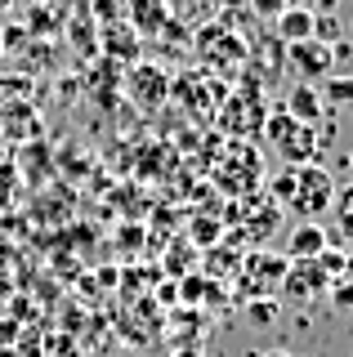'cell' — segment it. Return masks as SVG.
Segmentation results:
<instances>
[{
    "mask_svg": "<svg viewBox=\"0 0 353 357\" xmlns=\"http://www.w3.org/2000/svg\"><path fill=\"white\" fill-rule=\"evenodd\" d=\"M349 165H353V152H349Z\"/></svg>",
    "mask_w": 353,
    "mask_h": 357,
    "instance_id": "obj_24",
    "label": "cell"
},
{
    "mask_svg": "<svg viewBox=\"0 0 353 357\" xmlns=\"http://www.w3.org/2000/svg\"><path fill=\"white\" fill-rule=\"evenodd\" d=\"M286 59H291V72H300L304 81H322V76L336 72V63H331V45L326 40H291V50H286Z\"/></svg>",
    "mask_w": 353,
    "mask_h": 357,
    "instance_id": "obj_4",
    "label": "cell"
},
{
    "mask_svg": "<svg viewBox=\"0 0 353 357\" xmlns=\"http://www.w3.org/2000/svg\"><path fill=\"white\" fill-rule=\"evenodd\" d=\"M0 134H40V116L31 103H5L0 107Z\"/></svg>",
    "mask_w": 353,
    "mask_h": 357,
    "instance_id": "obj_9",
    "label": "cell"
},
{
    "mask_svg": "<svg viewBox=\"0 0 353 357\" xmlns=\"http://www.w3.org/2000/svg\"><path fill=\"white\" fill-rule=\"evenodd\" d=\"M286 255H273V250H250L241 259V282H246L250 295H278L282 277H286Z\"/></svg>",
    "mask_w": 353,
    "mask_h": 357,
    "instance_id": "obj_3",
    "label": "cell"
},
{
    "mask_svg": "<svg viewBox=\"0 0 353 357\" xmlns=\"http://www.w3.org/2000/svg\"><path fill=\"white\" fill-rule=\"evenodd\" d=\"M219 232H224V228H219L215 219H197V223H193V241H197V245H206V250H211V245L219 241Z\"/></svg>",
    "mask_w": 353,
    "mask_h": 357,
    "instance_id": "obj_17",
    "label": "cell"
},
{
    "mask_svg": "<svg viewBox=\"0 0 353 357\" xmlns=\"http://www.w3.org/2000/svg\"><path fill=\"white\" fill-rule=\"evenodd\" d=\"M103 54L135 63V59H139V36H135L130 27H121V22H107V27H103Z\"/></svg>",
    "mask_w": 353,
    "mask_h": 357,
    "instance_id": "obj_10",
    "label": "cell"
},
{
    "mask_svg": "<svg viewBox=\"0 0 353 357\" xmlns=\"http://www.w3.org/2000/svg\"><path fill=\"white\" fill-rule=\"evenodd\" d=\"M98 18H107V22H117V0H98Z\"/></svg>",
    "mask_w": 353,
    "mask_h": 357,
    "instance_id": "obj_21",
    "label": "cell"
},
{
    "mask_svg": "<svg viewBox=\"0 0 353 357\" xmlns=\"http://www.w3.org/2000/svg\"><path fill=\"white\" fill-rule=\"evenodd\" d=\"M179 286H183V290H179V299H183V304H202L206 295H215V290H206V286H211L206 277H183Z\"/></svg>",
    "mask_w": 353,
    "mask_h": 357,
    "instance_id": "obj_15",
    "label": "cell"
},
{
    "mask_svg": "<svg viewBox=\"0 0 353 357\" xmlns=\"http://www.w3.org/2000/svg\"><path fill=\"white\" fill-rule=\"evenodd\" d=\"M322 103H331V107H353V76L331 72L326 76V89H322Z\"/></svg>",
    "mask_w": 353,
    "mask_h": 357,
    "instance_id": "obj_14",
    "label": "cell"
},
{
    "mask_svg": "<svg viewBox=\"0 0 353 357\" xmlns=\"http://www.w3.org/2000/svg\"><path fill=\"white\" fill-rule=\"evenodd\" d=\"M0 54H5V45H0Z\"/></svg>",
    "mask_w": 353,
    "mask_h": 357,
    "instance_id": "obj_25",
    "label": "cell"
},
{
    "mask_svg": "<svg viewBox=\"0 0 353 357\" xmlns=\"http://www.w3.org/2000/svg\"><path fill=\"white\" fill-rule=\"evenodd\" d=\"M345 259H349V255L345 250H331V245L317 255V264H322V273L331 277V282H336V277H345Z\"/></svg>",
    "mask_w": 353,
    "mask_h": 357,
    "instance_id": "obj_16",
    "label": "cell"
},
{
    "mask_svg": "<svg viewBox=\"0 0 353 357\" xmlns=\"http://www.w3.org/2000/svg\"><path fill=\"white\" fill-rule=\"evenodd\" d=\"M331 206H336V237L340 245L353 255V183H345L336 197H331Z\"/></svg>",
    "mask_w": 353,
    "mask_h": 357,
    "instance_id": "obj_11",
    "label": "cell"
},
{
    "mask_svg": "<svg viewBox=\"0 0 353 357\" xmlns=\"http://www.w3.org/2000/svg\"><path fill=\"white\" fill-rule=\"evenodd\" d=\"M331 245V232L322 228L317 219H300L291 228V237H286V259H317Z\"/></svg>",
    "mask_w": 353,
    "mask_h": 357,
    "instance_id": "obj_5",
    "label": "cell"
},
{
    "mask_svg": "<svg viewBox=\"0 0 353 357\" xmlns=\"http://www.w3.org/2000/svg\"><path fill=\"white\" fill-rule=\"evenodd\" d=\"M264 357H295V353H286V349H269Z\"/></svg>",
    "mask_w": 353,
    "mask_h": 357,
    "instance_id": "obj_23",
    "label": "cell"
},
{
    "mask_svg": "<svg viewBox=\"0 0 353 357\" xmlns=\"http://www.w3.org/2000/svg\"><path fill=\"white\" fill-rule=\"evenodd\" d=\"M278 312H282V299L278 295H250L246 321H250V326H273V321H278Z\"/></svg>",
    "mask_w": 353,
    "mask_h": 357,
    "instance_id": "obj_13",
    "label": "cell"
},
{
    "mask_svg": "<svg viewBox=\"0 0 353 357\" xmlns=\"http://www.w3.org/2000/svg\"><path fill=\"white\" fill-rule=\"evenodd\" d=\"M331 197H336V178H331V170H322L317 161L295 165V192H291V201H286L295 215H304V219L326 215Z\"/></svg>",
    "mask_w": 353,
    "mask_h": 357,
    "instance_id": "obj_1",
    "label": "cell"
},
{
    "mask_svg": "<svg viewBox=\"0 0 353 357\" xmlns=\"http://www.w3.org/2000/svg\"><path fill=\"white\" fill-rule=\"evenodd\" d=\"M331 290V277L322 273L317 259H291L286 264V277L278 286V299H291V304H308V299L326 295Z\"/></svg>",
    "mask_w": 353,
    "mask_h": 357,
    "instance_id": "obj_2",
    "label": "cell"
},
{
    "mask_svg": "<svg viewBox=\"0 0 353 357\" xmlns=\"http://www.w3.org/2000/svg\"><path fill=\"white\" fill-rule=\"evenodd\" d=\"M286 5H291V0H250V9H255L260 18H278Z\"/></svg>",
    "mask_w": 353,
    "mask_h": 357,
    "instance_id": "obj_20",
    "label": "cell"
},
{
    "mask_svg": "<svg viewBox=\"0 0 353 357\" xmlns=\"http://www.w3.org/2000/svg\"><path fill=\"white\" fill-rule=\"evenodd\" d=\"M326 295L336 299V308L353 312V282H349V277H336V282H331V290H326Z\"/></svg>",
    "mask_w": 353,
    "mask_h": 357,
    "instance_id": "obj_18",
    "label": "cell"
},
{
    "mask_svg": "<svg viewBox=\"0 0 353 357\" xmlns=\"http://www.w3.org/2000/svg\"><path fill=\"white\" fill-rule=\"evenodd\" d=\"M336 5H340V0H308L313 14H336Z\"/></svg>",
    "mask_w": 353,
    "mask_h": 357,
    "instance_id": "obj_22",
    "label": "cell"
},
{
    "mask_svg": "<svg viewBox=\"0 0 353 357\" xmlns=\"http://www.w3.org/2000/svg\"><path fill=\"white\" fill-rule=\"evenodd\" d=\"M286 112H291L295 121H300V126H317V121H322V94H317L313 85H295L291 94H286V103H282Z\"/></svg>",
    "mask_w": 353,
    "mask_h": 357,
    "instance_id": "obj_8",
    "label": "cell"
},
{
    "mask_svg": "<svg viewBox=\"0 0 353 357\" xmlns=\"http://www.w3.org/2000/svg\"><path fill=\"white\" fill-rule=\"evenodd\" d=\"M291 192H295V165L273 178V197H278V201H291Z\"/></svg>",
    "mask_w": 353,
    "mask_h": 357,
    "instance_id": "obj_19",
    "label": "cell"
},
{
    "mask_svg": "<svg viewBox=\"0 0 353 357\" xmlns=\"http://www.w3.org/2000/svg\"><path fill=\"white\" fill-rule=\"evenodd\" d=\"M130 14H135V27L143 36H152V31L165 27V5L161 0H130Z\"/></svg>",
    "mask_w": 353,
    "mask_h": 357,
    "instance_id": "obj_12",
    "label": "cell"
},
{
    "mask_svg": "<svg viewBox=\"0 0 353 357\" xmlns=\"http://www.w3.org/2000/svg\"><path fill=\"white\" fill-rule=\"evenodd\" d=\"M130 94H135L143 107H157L161 98H165V72H161V67L139 63L135 72H130Z\"/></svg>",
    "mask_w": 353,
    "mask_h": 357,
    "instance_id": "obj_6",
    "label": "cell"
},
{
    "mask_svg": "<svg viewBox=\"0 0 353 357\" xmlns=\"http://www.w3.org/2000/svg\"><path fill=\"white\" fill-rule=\"evenodd\" d=\"M273 22H278V36H282L286 45H291V40H308V36H313V22H317V14H313L308 5H286V9H282V14L273 18Z\"/></svg>",
    "mask_w": 353,
    "mask_h": 357,
    "instance_id": "obj_7",
    "label": "cell"
}]
</instances>
